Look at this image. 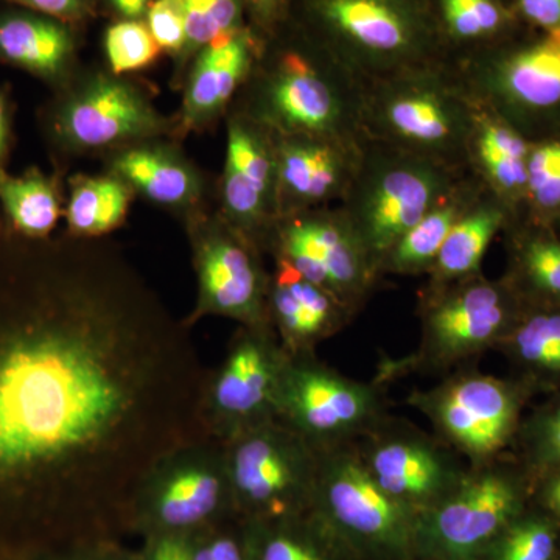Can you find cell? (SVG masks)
Instances as JSON below:
<instances>
[{"label":"cell","instance_id":"cell-19","mask_svg":"<svg viewBox=\"0 0 560 560\" xmlns=\"http://www.w3.org/2000/svg\"><path fill=\"white\" fill-rule=\"evenodd\" d=\"M221 205L220 215L264 253L279 217L275 139L237 110L228 120Z\"/></svg>","mask_w":560,"mask_h":560},{"label":"cell","instance_id":"cell-8","mask_svg":"<svg viewBox=\"0 0 560 560\" xmlns=\"http://www.w3.org/2000/svg\"><path fill=\"white\" fill-rule=\"evenodd\" d=\"M223 444L238 521H279L312 510L319 452L282 420H267Z\"/></svg>","mask_w":560,"mask_h":560},{"label":"cell","instance_id":"cell-36","mask_svg":"<svg viewBox=\"0 0 560 560\" xmlns=\"http://www.w3.org/2000/svg\"><path fill=\"white\" fill-rule=\"evenodd\" d=\"M186 14L187 44L179 57L180 66L220 36L248 27L245 0H179Z\"/></svg>","mask_w":560,"mask_h":560},{"label":"cell","instance_id":"cell-42","mask_svg":"<svg viewBox=\"0 0 560 560\" xmlns=\"http://www.w3.org/2000/svg\"><path fill=\"white\" fill-rule=\"evenodd\" d=\"M49 560H136L114 539L79 541L57 548Z\"/></svg>","mask_w":560,"mask_h":560},{"label":"cell","instance_id":"cell-29","mask_svg":"<svg viewBox=\"0 0 560 560\" xmlns=\"http://www.w3.org/2000/svg\"><path fill=\"white\" fill-rule=\"evenodd\" d=\"M485 186L467 173L451 194L416 223L386 254L382 276H427L456 221L477 200Z\"/></svg>","mask_w":560,"mask_h":560},{"label":"cell","instance_id":"cell-48","mask_svg":"<svg viewBox=\"0 0 560 560\" xmlns=\"http://www.w3.org/2000/svg\"><path fill=\"white\" fill-rule=\"evenodd\" d=\"M550 228L552 231L556 232V234L559 235L560 237V217H558V219H556L555 221H552V223L550 224Z\"/></svg>","mask_w":560,"mask_h":560},{"label":"cell","instance_id":"cell-21","mask_svg":"<svg viewBox=\"0 0 560 560\" xmlns=\"http://www.w3.org/2000/svg\"><path fill=\"white\" fill-rule=\"evenodd\" d=\"M261 46L264 39L248 25L212 40L191 58L180 131L200 130L219 119L248 81Z\"/></svg>","mask_w":560,"mask_h":560},{"label":"cell","instance_id":"cell-28","mask_svg":"<svg viewBox=\"0 0 560 560\" xmlns=\"http://www.w3.org/2000/svg\"><path fill=\"white\" fill-rule=\"evenodd\" d=\"M510 254L504 280L523 304L560 307V237L545 224L514 219L503 231Z\"/></svg>","mask_w":560,"mask_h":560},{"label":"cell","instance_id":"cell-31","mask_svg":"<svg viewBox=\"0 0 560 560\" xmlns=\"http://www.w3.org/2000/svg\"><path fill=\"white\" fill-rule=\"evenodd\" d=\"M0 205L13 234L46 241L62 215L60 184L36 167L21 176L0 167Z\"/></svg>","mask_w":560,"mask_h":560},{"label":"cell","instance_id":"cell-15","mask_svg":"<svg viewBox=\"0 0 560 560\" xmlns=\"http://www.w3.org/2000/svg\"><path fill=\"white\" fill-rule=\"evenodd\" d=\"M189 238L197 275V302L187 327L208 316L261 326L268 319L270 271L264 253L221 215H190Z\"/></svg>","mask_w":560,"mask_h":560},{"label":"cell","instance_id":"cell-10","mask_svg":"<svg viewBox=\"0 0 560 560\" xmlns=\"http://www.w3.org/2000/svg\"><path fill=\"white\" fill-rule=\"evenodd\" d=\"M313 510L364 560L418 558V514L375 482L361 463L355 444L319 452Z\"/></svg>","mask_w":560,"mask_h":560},{"label":"cell","instance_id":"cell-38","mask_svg":"<svg viewBox=\"0 0 560 560\" xmlns=\"http://www.w3.org/2000/svg\"><path fill=\"white\" fill-rule=\"evenodd\" d=\"M161 51L145 21H116L106 28L105 54L114 75L149 68Z\"/></svg>","mask_w":560,"mask_h":560},{"label":"cell","instance_id":"cell-47","mask_svg":"<svg viewBox=\"0 0 560 560\" xmlns=\"http://www.w3.org/2000/svg\"><path fill=\"white\" fill-rule=\"evenodd\" d=\"M544 33H545V35L548 36V38H550L552 40V43L558 44V46L560 47V25H559V27L551 28V31L544 32Z\"/></svg>","mask_w":560,"mask_h":560},{"label":"cell","instance_id":"cell-25","mask_svg":"<svg viewBox=\"0 0 560 560\" xmlns=\"http://www.w3.org/2000/svg\"><path fill=\"white\" fill-rule=\"evenodd\" d=\"M109 167L132 191L165 208L187 210L201 200L197 168L172 147L149 140L136 143L114 151Z\"/></svg>","mask_w":560,"mask_h":560},{"label":"cell","instance_id":"cell-4","mask_svg":"<svg viewBox=\"0 0 560 560\" xmlns=\"http://www.w3.org/2000/svg\"><path fill=\"white\" fill-rule=\"evenodd\" d=\"M475 117L477 105L448 61L364 84V138L451 171L469 172L467 151Z\"/></svg>","mask_w":560,"mask_h":560},{"label":"cell","instance_id":"cell-30","mask_svg":"<svg viewBox=\"0 0 560 560\" xmlns=\"http://www.w3.org/2000/svg\"><path fill=\"white\" fill-rule=\"evenodd\" d=\"M447 60L488 49L521 33L510 0H431Z\"/></svg>","mask_w":560,"mask_h":560},{"label":"cell","instance_id":"cell-32","mask_svg":"<svg viewBox=\"0 0 560 560\" xmlns=\"http://www.w3.org/2000/svg\"><path fill=\"white\" fill-rule=\"evenodd\" d=\"M501 352L537 383H560V307L523 305Z\"/></svg>","mask_w":560,"mask_h":560},{"label":"cell","instance_id":"cell-16","mask_svg":"<svg viewBox=\"0 0 560 560\" xmlns=\"http://www.w3.org/2000/svg\"><path fill=\"white\" fill-rule=\"evenodd\" d=\"M289 353L271 324L238 326L219 366L206 372L201 418L210 438L228 442L276 419L280 375Z\"/></svg>","mask_w":560,"mask_h":560},{"label":"cell","instance_id":"cell-44","mask_svg":"<svg viewBox=\"0 0 560 560\" xmlns=\"http://www.w3.org/2000/svg\"><path fill=\"white\" fill-rule=\"evenodd\" d=\"M136 560H191V534H150Z\"/></svg>","mask_w":560,"mask_h":560},{"label":"cell","instance_id":"cell-20","mask_svg":"<svg viewBox=\"0 0 560 560\" xmlns=\"http://www.w3.org/2000/svg\"><path fill=\"white\" fill-rule=\"evenodd\" d=\"M278 212H302L340 202L359 168L363 140L272 135Z\"/></svg>","mask_w":560,"mask_h":560},{"label":"cell","instance_id":"cell-39","mask_svg":"<svg viewBox=\"0 0 560 560\" xmlns=\"http://www.w3.org/2000/svg\"><path fill=\"white\" fill-rule=\"evenodd\" d=\"M143 21L161 50L179 60L187 44L186 14L179 0H153Z\"/></svg>","mask_w":560,"mask_h":560},{"label":"cell","instance_id":"cell-43","mask_svg":"<svg viewBox=\"0 0 560 560\" xmlns=\"http://www.w3.org/2000/svg\"><path fill=\"white\" fill-rule=\"evenodd\" d=\"M526 28L548 32L560 25V0H510Z\"/></svg>","mask_w":560,"mask_h":560},{"label":"cell","instance_id":"cell-35","mask_svg":"<svg viewBox=\"0 0 560 560\" xmlns=\"http://www.w3.org/2000/svg\"><path fill=\"white\" fill-rule=\"evenodd\" d=\"M558 536L550 517L522 512L490 541L478 560H555Z\"/></svg>","mask_w":560,"mask_h":560},{"label":"cell","instance_id":"cell-17","mask_svg":"<svg viewBox=\"0 0 560 560\" xmlns=\"http://www.w3.org/2000/svg\"><path fill=\"white\" fill-rule=\"evenodd\" d=\"M355 447L375 482L418 517L455 490L469 470V463L436 434L390 412Z\"/></svg>","mask_w":560,"mask_h":560},{"label":"cell","instance_id":"cell-11","mask_svg":"<svg viewBox=\"0 0 560 560\" xmlns=\"http://www.w3.org/2000/svg\"><path fill=\"white\" fill-rule=\"evenodd\" d=\"M528 471L504 455L469 466L466 477L416 523V555L425 560H478L525 511Z\"/></svg>","mask_w":560,"mask_h":560},{"label":"cell","instance_id":"cell-13","mask_svg":"<svg viewBox=\"0 0 560 560\" xmlns=\"http://www.w3.org/2000/svg\"><path fill=\"white\" fill-rule=\"evenodd\" d=\"M235 517L226 452L215 438L183 445L150 470L132 501L130 528L194 534Z\"/></svg>","mask_w":560,"mask_h":560},{"label":"cell","instance_id":"cell-5","mask_svg":"<svg viewBox=\"0 0 560 560\" xmlns=\"http://www.w3.org/2000/svg\"><path fill=\"white\" fill-rule=\"evenodd\" d=\"M523 305L506 280L485 275L420 290L418 348L404 359L382 360L375 381L388 385L410 374L441 378L464 364L477 363L482 353L499 348L508 337Z\"/></svg>","mask_w":560,"mask_h":560},{"label":"cell","instance_id":"cell-9","mask_svg":"<svg viewBox=\"0 0 560 560\" xmlns=\"http://www.w3.org/2000/svg\"><path fill=\"white\" fill-rule=\"evenodd\" d=\"M386 386L350 378L316 353L289 355L280 375L276 418L318 452L355 444L389 415Z\"/></svg>","mask_w":560,"mask_h":560},{"label":"cell","instance_id":"cell-23","mask_svg":"<svg viewBox=\"0 0 560 560\" xmlns=\"http://www.w3.org/2000/svg\"><path fill=\"white\" fill-rule=\"evenodd\" d=\"M79 57V27L7 5L0 9V62L50 84L68 83Z\"/></svg>","mask_w":560,"mask_h":560},{"label":"cell","instance_id":"cell-24","mask_svg":"<svg viewBox=\"0 0 560 560\" xmlns=\"http://www.w3.org/2000/svg\"><path fill=\"white\" fill-rule=\"evenodd\" d=\"M530 145L533 143L506 121L477 106L467 168L512 210L515 219L525 209Z\"/></svg>","mask_w":560,"mask_h":560},{"label":"cell","instance_id":"cell-49","mask_svg":"<svg viewBox=\"0 0 560 560\" xmlns=\"http://www.w3.org/2000/svg\"><path fill=\"white\" fill-rule=\"evenodd\" d=\"M551 512H555L556 515H559L560 517V503L555 504V506L548 508Z\"/></svg>","mask_w":560,"mask_h":560},{"label":"cell","instance_id":"cell-1","mask_svg":"<svg viewBox=\"0 0 560 560\" xmlns=\"http://www.w3.org/2000/svg\"><path fill=\"white\" fill-rule=\"evenodd\" d=\"M190 327L102 238L0 253V521L57 548L130 528L168 453L208 438Z\"/></svg>","mask_w":560,"mask_h":560},{"label":"cell","instance_id":"cell-50","mask_svg":"<svg viewBox=\"0 0 560 560\" xmlns=\"http://www.w3.org/2000/svg\"><path fill=\"white\" fill-rule=\"evenodd\" d=\"M412 560H425V559H422V558H416V559H412Z\"/></svg>","mask_w":560,"mask_h":560},{"label":"cell","instance_id":"cell-37","mask_svg":"<svg viewBox=\"0 0 560 560\" xmlns=\"http://www.w3.org/2000/svg\"><path fill=\"white\" fill-rule=\"evenodd\" d=\"M514 440L521 444L522 467L529 477L560 471V394L528 422H521Z\"/></svg>","mask_w":560,"mask_h":560},{"label":"cell","instance_id":"cell-2","mask_svg":"<svg viewBox=\"0 0 560 560\" xmlns=\"http://www.w3.org/2000/svg\"><path fill=\"white\" fill-rule=\"evenodd\" d=\"M364 84L285 22L264 40L237 113L271 135L359 140Z\"/></svg>","mask_w":560,"mask_h":560},{"label":"cell","instance_id":"cell-41","mask_svg":"<svg viewBox=\"0 0 560 560\" xmlns=\"http://www.w3.org/2000/svg\"><path fill=\"white\" fill-rule=\"evenodd\" d=\"M248 25L268 39L289 21L291 0H245Z\"/></svg>","mask_w":560,"mask_h":560},{"label":"cell","instance_id":"cell-14","mask_svg":"<svg viewBox=\"0 0 560 560\" xmlns=\"http://www.w3.org/2000/svg\"><path fill=\"white\" fill-rule=\"evenodd\" d=\"M264 253L289 265L357 315L385 279L338 206L278 217Z\"/></svg>","mask_w":560,"mask_h":560},{"label":"cell","instance_id":"cell-18","mask_svg":"<svg viewBox=\"0 0 560 560\" xmlns=\"http://www.w3.org/2000/svg\"><path fill=\"white\" fill-rule=\"evenodd\" d=\"M49 136L69 151L121 150L167 130L150 98L119 75H95L66 94L47 117Z\"/></svg>","mask_w":560,"mask_h":560},{"label":"cell","instance_id":"cell-33","mask_svg":"<svg viewBox=\"0 0 560 560\" xmlns=\"http://www.w3.org/2000/svg\"><path fill=\"white\" fill-rule=\"evenodd\" d=\"M131 197V187L113 173L106 176H77L70 183L65 212L69 235L91 241L105 237L124 224Z\"/></svg>","mask_w":560,"mask_h":560},{"label":"cell","instance_id":"cell-26","mask_svg":"<svg viewBox=\"0 0 560 560\" xmlns=\"http://www.w3.org/2000/svg\"><path fill=\"white\" fill-rule=\"evenodd\" d=\"M514 219L512 210L485 187L445 238L422 289H441L482 275L490 243Z\"/></svg>","mask_w":560,"mask_h":560},{"label":"cell","instance_id":"cell-3","mask_svg":"<svg viewBox=\"0 0 560 560\" xmlns=\"http://www.w3.org/2000/svg\"><path fill=\"white\" fill-rule=\"evenodd\" d=\"M289 21L363 84L447 61L431 0H291Z\"/></svg>","mask_w":560,"mask_h":560},{"label":"cell","instance_id":"cell-27","mask_svg":"<svg viewBox=\"0 0 560 560\" xmlns=\"http://www.w3.org/2000/svg\"><path fill=\"white\" fill-rule=\"evenodd\" d=\"M249 560H364L315 510L270 522H243Z\"/></svg>","mask_w":560,"mask_h":560},{"label":"cell","instance_id":"cell-6","mask_svg":"<svg viewBox=\"0 0 560 560\" xmlns=\"http://www.w3.org/2000/svg\"><path fill=\"white\" fill-rule=\"evenodd\" d=\"M467 173L364 138L359 168L337 206L381 271L390 248Z\"/></svg>","mask_w":560,"mask_h":560},{"label":"cell","instance_id":"cell-40","mask_svg":"<svg viewBox=\"0 0 560 560\" xmlns=\"http://www.w3.org/2000/svg\"><path fill=\"white\" fill-rule=\"evenodd\" d=\"M0 2L38 11L80 28L95 16L101 0H0Z\"/></svg>","mask_w":560,"mask_h":560},{"label":"cell","instance_id":"cell-7","mask_svg":"<svg viewBox=\"0 0 560 560\" xmlns=\"http://www.w3.org/2000/svg\"><path fill=\"white\" fill-rule=\"evenodd\" d=\"M475 105L495 114L530 143L560 138V47L544 32L447 60Z\"/></svg>","mask_w":560,"mask_h":560},{"label":"cell","instance_id":"cell-45","mask_svg":"<svg viewBox=\"0 0 560 560\" xmlns=\"http://www.w3.org/2000/svg\"><path fill=\"white\" fill-rule=\"evenodd\" d=\"M153 0H105L117 21H143Z\"/></svg>","mask_w":560,"mask_h":560},{"label":"cell","instance_id":"cell-12","mask_svg":"<svg viewBox=\"0 0 560 560\" xmlns=\"http://www.w3.org/2000/svg\"><path fill=\"white\" fill-rule=\"evenodd\" d=\"M407 404L429 420L433 433L469 466L500 458L521 425V383L464 364L429 389L412 390Z\"/></svg>","mask_w":560,"mask_h":560},{"label":"cell","instance_id":"cell-34","mask_svg":"<svg viewBox=\"0 0 560 560\" xmlns=\"http://www.w3.org/2000/svg\"><path fill=\"white\" fill-rule=\"evenodd\" d=\"M558 217H560V138H552L530 145L525 209L518 219L550 226Z\"/></svg>","mask_w":560,"mask_h":560},{"label":"cell","instance_id":"cell-46","mask_svg":"<svg viewBox=\"0 0 560 560\" xmlns=\"http://www.w3.org/2000/svg\"><path fill=\"white\" fill-rule=\"evenodd\" d=\"M11 140V108L5 91L0 90V167L9 156Z\"/></svg>","mask_w":560,"mask_h":560},{"label":"cell","instance_id":"cell-22","mask_svg":"<svg viewBox=\"0 0 560 560\" xmlns=\"http://www.w3.org/2000/svg\"><path fill=\"white\" fill-rule=\"evenodd\" d=\"M357 316L289 265L275 261L268 287V319L290 357L316 353L320 342L340 334Z\"/></svg>","mask_w":560,"mask_h":560}]
</instances>
